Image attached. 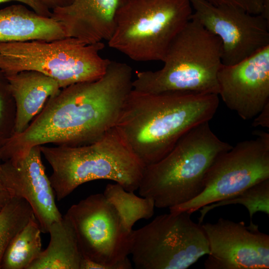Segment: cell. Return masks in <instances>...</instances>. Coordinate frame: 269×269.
<instances>
[{
	"mask_svg": "<svg viewBox=\"0 0 269 269\" xmlns=\"http://www.w3.org/2000/svg\"><path fill=\"white\" fill-rule=\"evenodd\" d=\"M133 81L129 65L111 61L100 78L61 89L22 133L0 148L2 156L48 143L80 146L98 140L115 128Z\"/></svg>",
	"mask_w": 269,
	"mask_h": 269,
	"instance_id": "obj_1",
	"label": "cell"
},
{
	"mask_svg": "<svg viewBox=\"0 0 269 269\" xmlns=\"http://www.w3.org/2000/svg\"><path fill=\"white\" fill-rule=\"evenodd\" d=\"M219 105L216 94L132 90L115 128L145 167L163 158L191 129L209 122Z\"/></svg>",
	"mask_w": 269,
	"mask_h": 269,
	"instance_id": "obj_2",
	"label": "cell"
},
{
	"mask_svg": "<svg viewBox=\"0 0 269 269\" xmlns=\"http://www.w3.org/2000/svg\"><path fill=\"white\" fill-rule=\"evenodd\" d=\"M232 147L213 133L209 122L195 126L163 158L144 167L139 194L152 198L158 208L192 200L203 191L205 176L216 158Z\"/></svg>",
	"mask_w": 269,
	"mask_h": 269,
	"instance_id": "obj_3",
	"label": "cell"
},
{
	"mask_svg": "<svg viewBox=\"0 0 269 269\" xmlns=\"http://www.w3.org/2000/svg\"><path fill=\"white\" fill-rule=\"evenodd\" d=\"M40 150L51 167L49 179L58 201L80 185L98 179L112 180L134 192L138 188L144 168L115 128L88 144L43 145Z\"/></svg>",
	"mask_w": 269,
	"mask_h": 269,
	"instance_id": "obj_4",
	"label": "cell"
},
{
	"mask_svg": "<svg viewBox=\"0 0 269 269\" xmlns=\"http://www.w3.org/2000/svg\"><path fill=\"white\" fill-rule=\"evenodd\" d=\"M163 66L136 73L133 90L147 94L181 92L216 94L222 63L218 36L191 19L171 43Z\"/></svg>",
	"mask_w": 269,
	"mask_h": 269,
	"instance_id": "obj_5",
	"label": "cell"
},
{
	"mask_svg": "<svg viewBox=\"0 0 269 269\" xmlns=\"http://www.w3.org/2000/svg\"><path fill=\"white\" fill-rule=\"evenodd\" d=\"M102 42L86 44L65 37L52 41L0 42V70L6 75L35 71L55 80L61 88L96 80L111 61L100 53Z\"/></svg>",
	"mask_w": 269,
	"mask_h": 269,
	"instance_id": "obj_6",
	"label": "cell"
},
{
	"mask_svg": "<svg viewBox=\"0 0 269 269\" xmlns=\"http://www.w3.org/2000/svg\"><path fill=\"white\" fill-rule=\"evenodd\" d=\"M192 13L190 0H128L108 45L134 61L162 62Z\"/></svg>",
	"mask_w": 269,
	"mask_h": 269,
	"instance_id": "obj_7",
	"label": "cell"
},
{
	"mask_svg": "<svg viewBox=\"0 0 269 269\" xmlns=\"http://www.w3.org/2000/svg\"><path fill=\"white\" fill-rule=\"evenodd\" d=\"M186 212L156 216L131 233L130 255L137 269H186L209 252L200 223Z\"/></svg>",
	"mask_w": 269,
	"mask_h": 269,
	"instance_id": "obj_8",
	"label": "cell"
},
{
	"mask_svg": "<svg viewBox=\"0 0 269 269\" xmlns=\"http://www.w3.org/2000/svg\"><path fill=\"white\" fill-rule=\"evenodd\" d=\"M65 215L74 228L83 258L80 269H131V233L103 193L72 205Z\"/></svg>",
	"mask_w": 269,
	"mask_h": 269,
	"instance_id": "obj_9",
	"label": "cell"
},
{
	"mask_svg": "<svg viewBox=\"0 0 269 269\" xmlns=\"http://www.w3.org/2000/svg\"><path fill=\"white\" fill-rule=\"evenodd\" d=\"M254 134L256 138L239 142L219 155L206 174L201 193L169 208L170 212L192 214L269 179V134L259 131Z\"/></svg>",
	"mask_w": 269,
	"mask_h": 269,
	"instance_id": "obj_10",
	"label": "cell"
},
{
	"mask_svg": "<svg viewBox=\"0 0 269 269\" xmlns=\"http://www.w3.org/2000/svg\"><path fill=\"white\" fill-rule=\"evenodd\" d=\"M191 19L219 37L222 63L233 65L269 45V20L229 5H215L206 0H190Z\"/></svg>",
	"mask_w": 269,
	"mask_h": 269,
	"instance_id": "obj_11",
	"label": "cell"
},
{
	"mask_svg": "<svg viewBox=\"0 0 269 269\" xmlns=\"http://www.w3.org/2000/svg\"><path fill=\"white\" fill-rule=\"evenodd\" d=\"M209 244L206 269H269V235L252 221L220 218L202 225Z\"/></svg>",
	"mask_w": 269,
	"mask_h": 269,
	"instance_id": "obj_12",
	"label": "cell"
},
{
	"mask_svg": "<svg viewBox=\"0 0 269 269\" xmlns=\"http://www.w3.org/2000/svg\"><path fill=\"white\" fill-rule=\"evenodd\" d=\"M220 96L244 120L256 117L269 104V45L233 65L221 66Z\"/></svg>",
	"mask_w": 269,
	"mask_h": 269,
	"instance_id": "obj_13",
	"label": "cell"
},
{
	"mask_svg": "<svg viewBox=\"0 0 269 269\" xmlns=\"http://www.w3.org/2000/svg\"><path fill=\"white\" fill-rule=\"evenodd\" d=\"M40 146L2 160L4 182L12 197L23 198L31 206L42 233L62 218L41 158Z\"/></svg>",
	"mask_w": 269,
	"mask_h": 269,
	"instance_id": "obj_14",
	"label": "cell"
},
{
	"mask_svg": "<svg viewBox=\"0 0 269 269\" xmlns=\"http://www.w3.org/2000/svg\"><path fill=\"white\" fill-rule=\"evenodd\" d=\"M128 0H73L68 5L51 10V17L66 37L86 44L108 41L121 8Z\"/></svg>",
	"mask_w": 269,
	"mask_h": 269,
	"instance_id": "obj_15",
	"label": "cell"
},
{
	"mask_svg": "<svg viewBox=\"0 0 269 269\" xmlns=\"http://www.w3.org/2000/svg\"><path fill=\"white\" fill-rule=\"evenodd\" d=\"M6 76L15 102L13 134H16L28 127L48 99L57 94L61 88L55 80L35 71H22Z\"/></svg>",
	"mask_w": 269,
	"mask_h": 269,
	"instance_id": "obj_16",
	"label": "cell"
},
{
	"mask_svg": "<svg viewBox=\"0 0 269 269\" xmlns=\"http://www.w3.org/2000/svg\"><path fill=\"white\" fill-rule=\"evenodd\" d=\"M60 25L51 17L14 4L0 9V42L52 41L65 37Z\"/></svg>",
	"mask_w": 269,
	"mask_h": 269,
	"instance_id": "obj_17",
	"label": "cell"
},
{
	"mask_svg": "<svg viewBox=\"0 0 269 269\" xmlns=\"http://www.w3.org/2000/svg\"><path fill=\"white\" fill-rule=\"evenodd\" d=\"M50 242L27 269H80L83 256L73 226L65 214L50 226Z\"/></svg>",
	"mask_w": 269,
	"mask_h": 269,
	"instance_id": "obj_18",
	"label": "cell"
},
{
	"mask_svg": "<svg viewBox=\"0 0 269 269\" xmlns=\"http://www.w3.org/2000/svg\"><path fill=\"white\" fill-rule=\"evenodd\" d=\"M41 232L40 225L33 215L9 243L0 269H27L42 251Z\"/></svg>",
	"mask_w": 269,
	"mask_h": 269,
	"instance_id": "obj_19",
	"label": "cell"
},
{
	"mask_svg": "<svg viewBox=\"0 0 269 269\" xmlns=\"http://www.w3.org/2000/svg\"><path fill=\"white\" fill-rule=\"evenodd\" d=\"M106 198L118 212L125 228L129 232L140 219H149L154 214V200L139 197L132 191H127L120 184H108L103 193Z\"/></svg>",
	"mask_w": 269,
	"mask_h": 269,
	"instance_id": "obj_20",
	"label": "cell"
},
{
	"mask_svg": "<svg viewBox=\"0 0 269 269\" xmlns=\"http://www.w3.org/2000/svg\"><path fill=\"white\" fill-rule=\"evenodd\" d=\"M33 215L27 201L16 197H12L0 212V269L9 243Z\"/></svg>",
	"mask_w": 269,
	"mask_h": 269,
	"instance_id": "obj_21",
	"label": "cell"
},
{
	"mask_svg": "<svg viewBox=\"0 0 269 269\" xmlns=\"http://www.w3.org/2000/svg\"><path fill=\"white\" fill-rule=\"evenodd\" d=\"M241 204L248 210L251 220L254 215L262 212L269 215V179L256 183L243 191L224 200L200 208L199 223L201 224L208 212L212 209L231 204Z\"/></svg>",
	"mask_w": 269,
	"mask_h": 269,
	"instance_id": "obj_22",
	"label": "cell"
},
{
	"mask_svg": "<svg viewBox=\"0 0 269 269\" xmlns=\"http://www.w3.org/2000/svg\"><path fill=\"white\" fill-rule=\"evenodd\" d=\"M16 109L8 79L0 70V148L14 134Z\"/></svg>",
	"mask_w": 269,
	"mask_h": 269,
	"instance_id": "obj_23",
	"label": "cell"
},
{
	"mask_svg": "<svg viewBox=\"0 0 269 269\" xmlns=\"http://www.w3.org/2000/svg\"><path fill=\"white\" fill-rule=\"evenodd\" d=\"M215 5H229L240 7L250 13L261 14L269 18V0H206Z\"/></svg>",
	"mask_w": 269,
	"mask_h": 269,
	"instance_id": "obj_24",
	"label": "cell"
},
{
	"mask_svg": "<svg viewBox=\"0 0 269 269\" xmlns=\"http://www.w3.org/2000/svg\"><path fill=\"white\" fill-rule=\"evenodd\" d=\"M18 1L29 6L37 13L47 17H51V11L42 4L38 0H0V4L10 2Z\"/></svg>",
	"mask_w": 269,
	"mask_h": 269,
	"instance_id": "obj_25",
	"label": "cell"
},
{
	"mask_svg": "<svg viewBox=\"0 0 269 269\" xmlns=\"http://www.w3.org/2000/svg\"><path fill=\"white\" fill-rule=\"evenodd\" d=\"M1 164L2 157L0 150V212L12 197L3 179Z\"/></svg>",
	"mask_w": 269,
	"mask_h": 269,
	"instance_id": "obj_26",
	"label": "cell"
},
{
	"mask_svg": "<svg viewBox=\"0 0 269 269\" xmlns=\"http://www.w3.org/2000/svg\"><path fill=\"white\" fill-rule=\"evenodd\" d=\"M252 125L254 127L261 126L269 128V104L265 106L263 110L255 118Z\"/></svg>",
	"mask_w": 269,
	"mask_h": 269,
	"instance_id": "obj_27",
	"label": "cell"
},
{
	"mask_svg": "<svg viewBox=\"0 0 269 269\" xmlns=\"http://www.w3.org/2000/svg\"><path fill=\"white\" fill-rule=\"evenodd\" d=\"M42 4L51 11L57 7H62L69 5L73 0H38Z\"/></svg>",
	"mask_w": 269,
	"mask_h": 269,
	"instance_id": "obj_28",
	"label": "cell"
}]
</instances>
